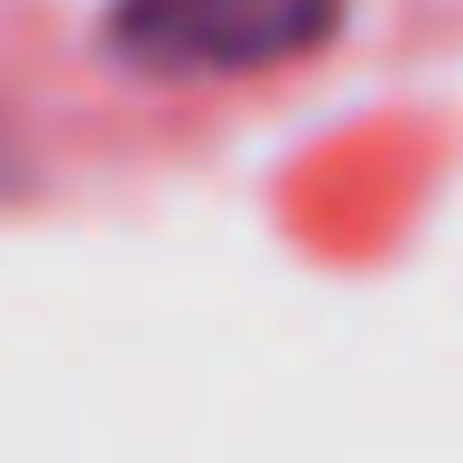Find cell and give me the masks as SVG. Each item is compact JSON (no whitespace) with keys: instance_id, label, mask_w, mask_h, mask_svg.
Listing matches in <instances>:
<instances>
[{"instance_id":"obj_1","label":"cell","mask_w":463,"mask_h":463,"mask_svg":"<svg viewBox=\"0 0 463 463\" xmlns=\"http://www.w3.org/2000/svg\"><path fill=\"white\" fill-rule=\"evenodd\" d=\"M350 0H106L98 41L146 81H244L317 57Z\"/></svg>"}]
</instances>
